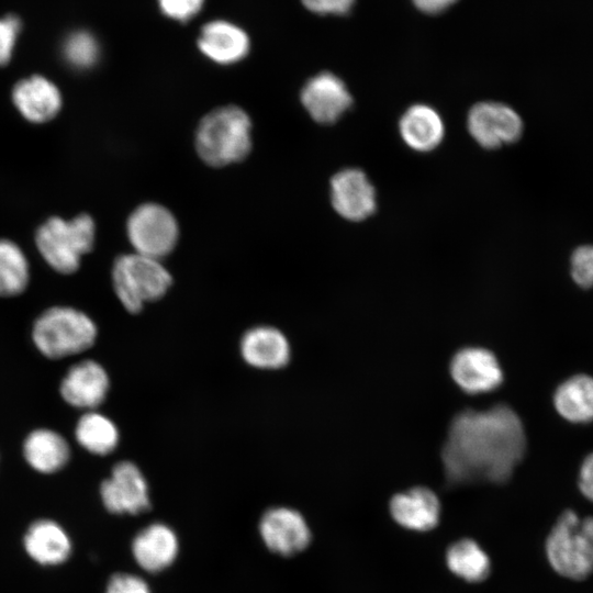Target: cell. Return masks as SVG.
Instances as JSON below:
<instances>
[{"instance_id": "1", "label": "cell", "mask_w": 593, "mask_h": 593, "mask_svg": "<svg viewBox=\"0 0 593 593\" xmlns=\"http://www.w3.org/2000/svg\"><path fill=\"white\" fill-rule=\"evenodd\" d=\"M527 447L524 424L508 405L466 410L450 423L441 460L452 485L504 483L523 460Z\"/></svg>"}, {"instance_id": "2", "label": "cell", "mask_w": 593, "mask_h": 593, "mask_svg": "<svg viewBox=\"0 0 593 593\" xmlns=\"http://www.w3.org/2000/svg\"><path fill=\"white\" fill-rule=\"evenodd\" d=\"M552 570L573 581L593 574V516L580 517L571 508L557 518L545 542Z\"/></svg>"}, {"instance_id": "3", "label": "cell", "mask_w": 593, "mask_h": 593, "mask_svg": "<svg viewBox=\"0 0 593 593\" xmlns=\"http://www.w3.org/2000/svg\"><path fill=\"white\" fill-rule=\"evenodd\" d=\"M250 131V119L243 109L221 107L201 120L195 132L197 152L211 166L237 163L251 148Z\"/></svg>"}, {"instance_id": "4", "label": "cell", "mask_w": 593, "mask_h": 593, "mask_svg": "<svg viewBox=\"0 0 593 593\" xmlns=\"http://www.w3.org/2000/svg\"><path fill=\"white\" fill-rule=\"evenodd\" d=\"M97 334L94 322L83 312L69 306H54L44 311L32 329L35 346L52 359L89 349Z\"/></svg>"}, {"instance_id": "5", "label": "cell", "mask_w": 593, "mask_h": 593, "mask_svg": "<svg viewBox=\"0 0 593 593\" xmlns=\"http://www.w3.org/2000/svg\"><path fill=\"white\" fill-rule=\"evenodd\" d=\"M94 234V222L88 214L70 221L54 216L38 227L35 242L53 269L69 275L79 268L81 257L92 249Z\"/></svg>"}, {"instance_id": "6", "label": "cell", "mask_w": 593, "mask_h": 593, "mask_svg": "<svg viewBox=\"0 0 593 593\" xmlns=\"http://www.w3.org/2000/svg\"><path fill=\"white\" fill-rule=\"evenodd\" d=\"M115 294L130 313H138L145 303L164 296L172 278L159 259L126 254L118 257L112 268Z\"/></svg>"}, {"instance_id": "7", "label": "cell", "mask_w": 593, "mask_h": 593, "mask_svg": "<svg viewBox=\"0 0 593 593\" xmlns=\"http://www.w3.org/2000/svg\"><path fill=\"white\" fill-rule=\"evenodd\" d=\"M126 233L135 253L160 260L175 248L179 230L175 216L165 206L145 203L131 213Z\"/></svg>"}, {"instance_id": "8", "label": "cell", "mask_w": 593, "mask_h": 593, "mask_svg": "<svg viewBox=\"0 0 593 593\" xmlns=\"http://www.w3.org/2000/svg\"><path fill=\"white\" fill-rule=\"evenodd\" d=\"M467 126L472 138L486 149L517 142L524 128L515 110L495 101H482L472 105L468 112Z\"/></svg>"}, {"instance_id": "9", "label": "cell", "mask_w": 593, "mask_h": 593, "mask_svg": "<svg viewBox=\"0 0 593 593\" xmlns=\"http://www.w3.org/2000/svg\"><path fill=\"white\" fill-rule=\"evenodd\" d=\"M104 507L114 514L136 515L150 507L149 488L141 469L132 461L118 462L100 485Z\"/></svg>"}, {"instance_id": "10", "label": "cell", "mask_w": 593, "mask_h": 593, "mask_svg": "<svg viewBox=\"0 0 593 593\" xmlns=\"http://www.w3.org/2000/svg\"><path fill=\"white\" fill-rule=\"evenodd\" d=\"M259 534L266 547L280 556L289 557L303 551L311 541V530L301 513L278 506L264 513Z\"/></svg>"}, {"instance_id": "11", "label": "cell", "mask_w": 593, "mask_h": 593, "mask_svg": "<svg viewBox=\"0 0 593 593\" xmlns=\"http://www.w3.org/2000/svg\"><path fill=\"white\" fill-rule=\"evenodd\" d=\"M300 98L310 116L321 124L335 123L354 103L344 81L328 71L309 79Z\"/></svg>"}, {"instance_id": "12", "label": "cell", "mask_w": 593, "mask_h": 593, "mask_svg": "<svg viewBox=\"0 0 593 593\" xmlns=\"http://www.w3.org/2000/svg\"><path fill=\"white\" fill-rule=\"evenodd\" d=\"M331 202L342 217L351 222L363 221L377 210L376 190L358 168H346L332 177Z\"/></svg>"}, {"instance_id": "13", "label": "cell", "mask_w": 593, "mask_h": 593, "mask_svg": "<svg viewBox=\"0 0 593 593\" xmlns=\"http://www.w3.org/2000/svg\"><path fill=\"white\" fill-rule=\"evenodd\" d=\"M450 374L469 393L491 391L503 381V371L494 354L480 347L459 350L450 361Z\"/></svg>"}, {"instance_id": "14", "label": "cell", "mask_w": 593, "mask_h": 593, "mask_svg": "<svg viewBox=\"0 0 593 593\" xmlns=\"http://www.w3.org/2000/svg\"><path fill=\"white\" fill-rule=\"evenodd\" d=\"M109 387L105 369L97 361L83 360L68 370L60 394L71 406L92 411L105 400Z\"/></svg>"}, {"instance_id": "15", "label": "cell", "mask_w": 593, "mask_h": 593, "mask_svg": "<svg viewBox=\"0 0 593 593\" xmlns=\"http://www.w3.org/2000/svg\"><path fill=\"white\" fill-rule=\"evenodd\" d=\"M239 350L245 362L262 370L280 369L291 358V347L286 335L267 325L246 331L242 336Z\"/></svg>"}, {"instance_id": "16", "label": "cell", "mask_w": 593, "mask_h": 593, "mask_svg": "<svg viewBox=\"0 0 593 593\" xmlns=\"http://www.w3.org/2000/svg\"><path fill=\"white\" fill-rule=\"evenodd\" d=\"M390 514L400 526L414 532H428L440 519V502L428 488L416 486L395 494L389 505Z\"/></svg>"}, {"instance_id": "17", "label": "cell", "mask_w": 593, "mask_h": 593, "mask_svg": "<svg viewBox=\"0 0 593 593\" xmlns=\"http://www.w3.org/2000/svg\"><path fill=\"white\" fill-rule=\"evenodd\" d=\"M179 542L175 532L163 523H154L137 533L132 553L137 564L147 572L167 569L177 558Z\"/></svg>"}, {"instance_id": "18", "label": "cell", "mask_w": 593, "mask_h": 593, "mask_svg": "<svg viewBox=\"0 0 593 593\" xmlns=\"http://www.w3.org/2000/svg\"><path fill=\"white\" fill-rule=\"evenodd\" d=\"M12 101L19 112L33 123L54 119L61 108L58 88L38 75L16 82L12 90Z\"/></svg>"}, {"instance_id": "19", "label": "cell", "mask_w": 593, "mask_h": 593, "mask_svg": "<svg viewBox=\"0 0 593 593\" xmlns=\"http://www.w3.org/2000/svg\"><path fill=\"white\" fill-rule=\"evenodd\" d=\"M198 45L200 51L211 60L228 65L247 55L249 40L238 26L226 21H213L201 30Z\"/></svg>"}, {"instance_id": "20", "label": "cell", "mask_w": 593, "mask_h": 593, "mask_svg": "<svg viewBox=\"0 0 593 593\" xmlns=\"http://www.w3.org/2000/svg\"><path fill=\"white\" fill-rule=\"evenodd\" d=\"M552 404L568 423H593V376L575 373L564 379L553 392Z\"/></svg>"}, {"instance_id": "21", "label": "cell", "mask_w": 593, "mask_h": 593, "mask_svg": "<svg viewBox=\"0 0 593 593\" xmlns=\"http://www.w3.org/2000/svg\"><path fill=\"white\" fill-rule=\"evenodd\" d=\"M404 143L412 149L427 153L443 141L445 127L438 112L426 104L411 105L399 121Z\"/></svg>"}, {"instance_id": "22", "label": "cell", "mask_w": 593, "mask_h": 593, "mask_svg": "<svg viewBox=\"0 0 593 593\" xmlns=\"http://www.w3.org/2000/svg\"><path fill=\"white\" fill-rule=\"evenodd\" d=\"M23 542L27 555L43 566L60 564L71 552L68 535L60 525L49 519L34 522Z\"/></svg>"}, {"instance_id": "23", "label": "cell", "mask_w": 593, "mask_h": 593, "mask_svg": "<svg viewBox=\"0 0 593 593\" xmlns=\"http://www.w3.org/2000/svg\"><path fill=\"white\" fill-rule=\"evenodd\" d=\"M23 455L27 463L42 473L60 470L70 456L66 439L58 433L40 428L27 435L23 444Z\"/></svg>"}, {"instance_id": "24", "label": "cell", "mask_w": 593, "mask_h": 593, "mask_svg": "<svg viewBox=\"0 0 593 593\" xmlns=\"http://www.w3.org/2000/svg\"><path fill=\"white\" fill-rule=\"evenodd\" d=\"M448 569L470 583L485 580L491 572V561L479 544L463 538L451 544L446 551Z\"/></svg>"}, {"instance_id": "25", "label": "cell", "mask_w": 593, "mask_h": 593, "mask_svg": "<svg viewBox=\"0 0 593 593\" xmlns=\"http://www.w3.org/2000/svg\"><path fill=\"white\" fill-rule=\"evenodd\" d=\"M75 436L87 451L99 456L111 454L120 439L116 425L108 416L93 410L79 418Z\"/></svg>"}, {"instance_id": "26", "label": "cell", "mask_w": 593, "mask_h": 593, "mask_svg": "<svg viewBox=\"0 0 593 593\" xmlns=\"http://www.w3.org/2000/svg\"><path fill=\"white\" fill-rule=\"evenodd\" d=\"M29 264L20 247L0 239V296L22 293L29 282Z\"/></svg>"}, {"instance_id": "27", "label": "cell", "mask_w": 593, "mask_h": 593, "mask_svg": "<svg viewBox=\"0 0 593 593\" xmlns=\"http://www.w3.org/2000/svg\"><path fill=\"white\" fill-rule=\"evenodd\" d=\"M64 55L71 66L88 68L97 63L99 46L90 33L78 31L65 41Z\"/></svg>"}, {"instance_id": "28", "label": "cell", "mask_w": 593, "mask_h": 593, "mask_svg": "<svg viewBox=\"0 0 593 593\" xmlns=\"http://www.w3.org/2000/svg\"><path fill=\"white\" fill-rule=\"evenodd\" d=\"M570 275L579 288H593V245H581L572 251Z\"/></svg>"}, {"instance_id": "29", "label": "cell", "mask_w": 593, "mask_h": 593, "mask_svg": "<svg viewBox=\"0 0 593 593\" xmlns=\"http://www.w3.org/2000/svg\"><path fill=\"white\" fill-rule=\"evenodd\" d=\"M20 26L21 21L13 14L0 19V66L9 63Z\"/></svg>"}, {"instance_id": "30", "label": "cell", "mask_w": 593, "mask_h": 593, "mask_svg": "<svg viewBox=\"0 0 593 593\" xmlns=\"http://www.w3.org/2000/svg\"><path fill=\"white\" fill-rule=\"evenodd\" d=\"M105 593H150V589L138 575L115 573L110 578Z\"/></svg>"}, {"instance_id": "31", "label": "cell", "mask_w": 593, "mask_h": 593, "mask_svg": "<svg viewBox=\"0 0 593 593\" xmlns=\"http://www.w3.org/2000/svg\"><path fill=\"white\" fill-rule=\"evenodd\" d=\"M160 10L167 16L188 21L193 18L202 8L203 0H158Z\"/></svg>"}, {"instance_id": "32", "label": "cell", "mask_w": 593, "mask_h": 593, "mask_svg": "<svg viewBox=\"0 0 593 593\" xmlns=\"http://www.w3.org/2000/svg\"><path fill=\"white\" fill-rule=\"evenodd\" d=\"M312 12L320 14H343L349 11L354 0H302Z\"/></svg>"}, {"instance_id": "33", "label": "cell", "mask_w": 593, "mask_h": 593, "mask_svg": "<svg viewBox=\"0 0 593 593\" xmlns=\"http://www.w3.org/2000/svg\"><path fill=\"white\" fill-rule=\"evenodd\" d=\"M578 489L588 501L593 503V451L588 454L580 465Z\"/></svg>"}, {"instance_id": "34", "label": "cell", "mask_w": 593, "mask_h": 593, "mask_svg": "<svg viewBox=\"0 0 593 593\" xmlns=\"http://www.w3.org/2000/svg\"><path fill=\"white\" fill-rule=\"evenodd\" d=\"M415 5L426 13H438L449 5H451L456 0H413Z\"/></svg>"}]
</instances>
